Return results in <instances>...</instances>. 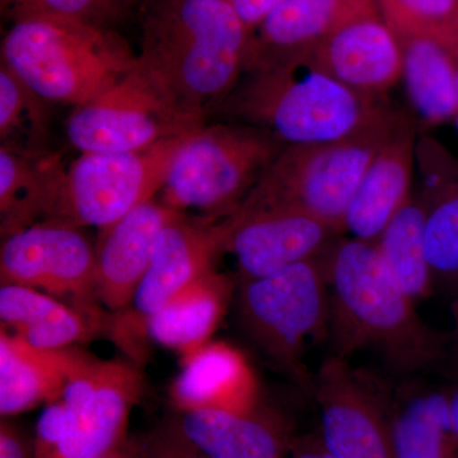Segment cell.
<instances>
[{"label":"cell","instance_id":"1","mask_svg":"<svg viewBox=\"0 0 458 458\" xmlns=\"http://www.w3.org/2000/svg\"><path fill=\"white\" fill-rule=\"evenodd\" d=\"M336 355L373 352L394 370L415 373L445 357V337L424 322L375 243L336 240L325 256Z\"/></svg>","mask_w":458,"mask_h":458},{"label":"cell","instance_id":"2","mask_svg":"<svg viewBox=\"0 0 458 458\" xmlns=\"http://www.w3.org/2000/svg\"><path fill=\"white\" fill-rule=\"evenodd\" d=\"M249 42L227 0H155L138 55L181 113L205 125L242 78Z\"/></svg>","mask_w":458,"mask_h":458},{"label":"cell","instance_id":"3","mask_svg":"<svg viewBox=\"0 0 458 458\" xmlns=\"http://www.w3.org/2000/svg\"><path fill=\"white\" fill-rule=\"evenodd\" d=\"M284 146L343 140L379 116L382 98L354 92L322 71L310 51L249 63L219 107Z\"/></svg>","mask_w":458,"mask_h":458},{"label":"cell","instance_id":"4","mask_svg":"<svg viewBox=\"0 0 458 458\" xmlns=\"http://www.w3.org/2000/svg\"><path fill=\"white\" fill-rule=\"evenodd\" d=\"M11 22L0 47L2 64L49 104L82 106L140 60L111 27L49 16Z\"/></svg>","mask_w":458,"mask_h":458},{"label":"cell","instance_id":"5","mask_svg":"<svg viewBox=\"0 0 458 458\" xmlns=\"http://www.w3.org/2000/svg\"><path fill=\"white\" fill-rule=\"evenodd\" d=\"M284 148L249 123L200 126L183 140L157 199L174 212L219 221L245 200Z\"/></svg>","mask_w":458,"mask_h":458},{"label":"cell","instance_id":"6","mask_svg":"<svg viewBox=\"0 0 458 458\" xmlns=\"http://www.w3.org/2000/svg\"><path fill=\"white\" fill-rule=\"evenodd\" d=\"M397 117L386 108L343 140L286 146L238 207L300 210L343 233L352 195Z\"/></svg>","mask_w":458,"mask_h":458},{"label":"cell","instance_id":"7","mask_svg":"<svg viewBox=\"0 0 458 458\" xmlns=\"http://www.w3.org/2000/svg\"><path fill=\"white\" fill-rule=\"evenodd\" d=\"M143 390L138 364L87 355L47 405L36 434L35 458H98L128 439L131 412Z\"/></svg>","mask_w":458,"mask_h":458},{"label":"cell","instance_id":"8","mask_svg":"<svg viewBox=\"0 0 458 458\" xmlns=\"http://www.w3.org/2000/svg\"><path fill=\"white\" fill-rule=\"evenodd\" d=\"M188 135L132 152L81 153L68 167L60 165L44 222L99 231L110 227L140 204L158 197Z\"/></svg>","mask_w":458,"mask_h":458},{"label":"cell","instance_id":"9","mask_svg":"<svg viewBox=\"0 0 458 458\" xmlns=\"http://www.w3.org/2000/svg\"><path fill=\"white\" fill-rule=\"evenodd\" d=\"M325 256L292 265L264 278L243 280L238 298L246 333L304 390L313 387V377L302 360L304 345L330 322Z\"/></svg>","mask_w":458,"mask_h":458},{"label":"cell","instance_id":"10","mask_svg":"<svg viewBox=\"0 0 458 458\" xmlns=\"http://www.w3.org/2000/svg\"><path fill=\"white\" fill-rule=\"evenodd\" d=\"M200 126L181 113L161 81L140 59L119 82L73 108L65 134L81 153L132 152Z\"/></svg>","mask_w":458,"mask_h":458},{"label":"cell","instance_id":"11","mask_svg":"<svg viewBox=\"0 0 458 458\" xmlns=\"http://www.w3.org/2000/svg\"><path fill=\"white\" fill-rule=\"evenodd\" d=\"M222 255L219 221L177 213L165 225L131 306L108 322V335L132 355L135 364L146 351L148 319L181 292L216 271Z\"/></svg>","mask_w":458,"mask_h":458},{"label":"cell","instance_id":"12","mask_svg":"<svg viewBox=\"0 0 458 458\" xmlns=\"http://www.w3.org/2000/svg\"><path fill=\"white\" fill-rule=\"evenodd\" d=\"M2 284L31 286L63 302L102 315L96 294V255L81 228L40 222L4 237Z\"/></svg>","mask_w":458,"mask_h":458},{"label":"cell","instance_id":"13","mask_svg":"<svg viewBox=\"0 0 458 458\" xmlns=\"http://www.w3.org/2000/svg\"><path fill=\"white\" fill-rule=\"evenodd\" d=\"M219 225L222 254L234 259L243 280L319 258L342 233L315 216L285 208L238 207Z\"/></svg>","mask_w":458,"mask_h":458},{"label":"cell","instance_id":"14","mask_svg":"<svg viewBox=\"0 0 458 458\" xmlns=\"http://www.w3.org/2000/svg\"><path fill=\"white\" fill-rule=\"evenodd\" d=\"M321 441L334 458H396L391 418L345 358H328L313 377Z\"/></svg>","mask_w":458,"mask_h":458},{"label":"cell","instance_id":"15","mask_svg":"<svg viewBox=\"0 0 458 458\" xmlns=\"http://www.w3.org/2000/svg\"><path fill=\"white\" fill-rule=\"evenodd\" d=\"M310 53L322 71L366 98H384L403 77L400 41L379 7L344 23Z\"/></svg>","mask_w":458,"mask_h":458},{"label":"cell","instance_id":"16","mask_svg":"<svg viewBox=\"0 0 458 458\" xmlns=\"http://www.w3.org/2000/svg\"><path fill=\"white\" fill-rule=\"evenodd\" d=\"M177 213L156 198L99 231L95 246L96 294L108 311L122 312L131 306L157 240Z\"/></svg>","mask_w":458,"mask_h":458},{"label":"cell","instance_id":"17","mask_svg":"<svg viewBox=\"0 0 458 458\" xmlns=\"http://www.w3.org/2000/svg\"><path fill=\"white\" fill-rule=\"evenodd\" d=\"M415 131L401 114L352 195L343 221L352 238L375 243L411 198Z\"/></svg>","mask_w":458,"mask_h":458},{"label":"cell","instance_id":"18","mask_svg":"<svg viewBox=\"0 0 458 458\" xmlns=\"http://www.w3.org/2000/svg\"><path fill=\"white\" fill-rule=\"evenodd\" d=\"M170 394L179 412L250 411L260 406L254 369L242 352L222 342L208 343L182 358Z\"/></svg>","mask_w":458,"mask_h":458},{"label":"cell","instance_id":"19","mask_svg":"<svg viewBox=\"0 0 458 458\" xmlns=\"http://www.w3.org/2000/svg\"><path fill=\"white\" fill-rule=\"evenodd\" d=\"M170 424L198 450L216 458H286L293 441L283 419L261 405L250 411L180 412Z\"/></svg>","mask_w":458,"mask_h":458},{"label":"cell","instance_id":"20","mask_svg":"<svg viewBox=\"0 0 458 458\" xmlns=\"http://www.w3.org/2000/svg\"><path fill=\"white\" fill-rule=\"evenodd\" d=\"M89 352L81 349H44L0 331V414L13 417L40 403L62 399L65 386Z\"/></svg>","mask_w":458,"mask_h":458},{"label":"cell","instance_id":"21","mask_svg":"<svg viewBox=\"0 0 458 458\" xmlns=\"http://www.w3.org/2000/svg\"><path fill=\"white\" fill-rule=\"evenodd\" d=\"M2 327L44 349L73 348L108 328L106 313L95 315L53 295L16 284L0 288Z\"/></svg>","mask_w":458,"mask_h":458},{"label":"cell","instance_id":"22","mask_svg":"<svg viewBox=\"0 0 458 458\" xmlns=\"http://www.w3.org/2000/svg\"><path fill=\"white\" fill-rule=\"evenodd\" d=\"M378 0H285L250 35L247 62L312 50Z\"/></svg>","mask_w":458,"mask_h":458},{"label":"cell","instance_id":"23","mask_svg":"<svg viewBox=\"0 0 458 458\" xmlns=\"http://www.w3.org/2000/svg\"><path fill=\"white\" fill-rule=\"evenodd\" d=\"M418 161L423 168L427 204L424 238L434 282L458 280V162L433 140H421Z\"/></svg>","mask_w":458,"mask_h":458},{"label":"cell","instance_id":"24","mask_svg":"<svg viewBox=\"0 0 458 458\" xmlns=\"http://www.w3.org/2000/svg\"><path fill=\"white\" fill-rule=\"evenodd\" d=\"M396 33L403 77L421 125L433 128L458 116L457 57L441 41L419 33Z\"/></svg>","mask_w":458,"mask_h":458},{"label":"cell","instance_id":"25","mask_svg":"<svg viewBox=\"0 0 458 458\" xmlns=\"http://www.w3.org/2000/svg\"><path fill=\"white\" fill-rule=\"evenodd\" d=\"M232 291L227 276L216 270L208 274L148 319V339L182 358L203 348L225 318Z\"/></svg>","mask_w":458,"mask_h":458},{"label":"cell","instance_id":"26","mask_svg":"<svg viewBox=\"0 0 458 458\" xmlns=\"http://www.w3.org/2000/svg\"><path fill=\"white\" fill-rule=\"evenodd\" d=\"M57 159L33 158L0 147V216L3 238L44 222L49 212Z\"/></svg>","mask_w":458,"mask_h":458},{"label":"cell","instance_id":"27","mask_svg":"<svg viewBox=\"0 0 458 458\" xmlns=\"http://www.w3.org/2000/svg\"><path fill=\"white\" fill-rule=\"evenodd\" d=\"M426 213L423 195H411L375 242L394 278L415 303L430 297L436 286L424 238Z\"/></svg>","mask_w":458,"mask_h":458},{"label":"cell","instance_id":"28","mask_svg":"<svg viewBox=\"0 0 458 458\" xmlns=\"http://www.w3.org/2000/svg\"><path fill=\"white\" fill-rule=\"evenodd\" d=\"M396 458H458L448 394L421 393L406 400L391 417Z\"/></svg>","mask_w":458,"mask_h":458},{"label":"cell","instance_id":"29","mask_svg":"<svg viewBox=\"0 0 458 458\" xmlns=\"http://www.w3.org/2000/svg\"><path fill=\"white\" fill-rule=\"evenodd\" d=\"M47 105L8 66L0 64V140L23 155L40 158L49 135Z\"/></svg>","mask_w":458,"mask_h":458},{"label":"cell","instance_id":"30","mask_svg":"<svg viewBox=\"0 0 458 458\" xmlns=\"http://www.w3.org/2000/svg\"><path fill=\"white\" fill-rule=\"evenodd\" d=\"M394 32L419 33L441 41L452 54L458 47V0H378Z\"/></svg>","mask_w":458,"mask_h":458},{"label":"cell","instance_id":"31","mask_svg":"<svg viewBox=\"0 0 458 458\" xmlns=\"http://www.w3.org/2000/svg\"><path fill=\"white\" fill-rule=\"evenodd\" d=\"M8 20L49 16L111 27L125 16L113 0H0Z\"/></svg>","mask_w":458,"mask_h":458},{"label":"cell","instance_id":"32","mask_svg":"<svg viewBox=\"0 0 458 458\" xmlns=\"http://www.w3.org/2000/svg\"><path fill=\"white\" fill-rule=\"evenodd\" d=\"M144 443L149 458H216L198 450L171 424L157 430Z\"/></svg>","mask_w":458,"mask_h":458},{"label":"cell","instance_id":"33","mask_svg":"<svg viewBox=\"0 0 458 458\" xmlns=\"http://www.w3.org/2000/svg\"><path fill=\"white\" fill-rule=\"evenodd\" d=\"M285 0H228L250 35Z\"/></svg>","mask_w":458,"mask_h":458},{"label":"cell","instance_id":"34","mask_svg":"<svg viewBox=\"0 0 458 458\" xmlns=\"http://www.w3.org/2000/svg\"><path fill=\"white\" fill-rule=\"evenodd\" d=\"M0 458H31L25 437L4 418L0 424Z\"/></svg>","mask_w":458,"mask_h":458},{"label":"cell","instance_id":"35","mask_svg":"<svg viewBox=\"0 0 458 458\" xmlns=\"http://www.w3.org/2000/svg\"><path fill=\"white\" fill-rule=\"evenodd\" d=\"M289 454L291 458H334L319 441V437L313 436L293 438Z\"/></svg>","mask_w":458,"mask_h":458},{"label":"cell","instance_id":"36","mask_svg":"<svg viewBox=\"0 0 458 458\" xmlns=\"http://www.w3.org/2000/svg\"><path fill=\"white\" fill-rule=\"evenodd\" d=\"M146 454V443L128 438L98 458H143Z\"/></svg>","mask_w":458,"mask_h":458},{"label":"cell","instance_id":"37","mask_svg":"<svg viewBox=\"0 0 458 458\" xmlns=\"http://www.w3.org/2000/svg\"><path fill=\"white\" fill-rule=\"evenodd\" d=\"M448 405H450L452 424L458 437V385L451 394H448Z\"/></svg>","mask_w":458,"mask_h":458},{"label":"cell","instance_id":"38","mask_svg":"<svg viewBox=\"0 0 458 458\" xmlns=\"http://www.w3.org/2000/svg\"><path fill=\"white\" fill-rule=\"evenodd\" d=\"M113 2L123 14H126L131 9L137 7L140 0H113Z\"/></svg>","mask_w":458,"mask_h":458},{"label":"cell","instance_id":"39","mask_svg":"<svg viewBox=\"0 0 458 458\" xmlns=\"http://www.w3.org/2000/svg\"><path fill=\"white\" fill-rule=\"evenodd\" d=\"M452 318H454V327H456L458 335V297L452 303Z\"/></svg>","mask_w":458,"mask_h":458},{"label":"cell","instance_id":"40","mask_svg":"<svg viewBox=\"0 0 458 458\" xmlns=\"http://www.w3.org/2000/svg\"><path fill=\"white\" fill-rule=\"evenodd\" d=\"M454 126H456V131H457V134H458V116L456 117V119H454Z\"/></svg>","mask_w":458,"mask_h":458},{"label":"cell","instance_id":"41","mask_svg":"<svg viewBox=\"0 0 458 458\" xmlns=\"http://www.w3.org/2000/svg\"><path fill=\"white\" fill-rule=\"evenodd\" d=\"M457 84H458V59H457Z\"/></svg>","mask_w":458,"mask_h":458},{"label":"cell","instance_id":"42","mask_svg":"<svg viewBox=\"0 0 458 458\" xmlns=\"http://www.w3.org/2000/svg\"><path fill=\"white\" fill-rule=\"evenodd\" d=\"M454 56H456L458 59V49L456 50V53H454Z\"/></svg>","mask_w":458,"mask_h":458},{"label":"cell","instance_id":"43","mask_svg":"<svg viewBox=\"0 0 458 458\" xmlns=\"http://www.w3.org/2000/svg\"><path fill=\"white\" fill-rule=\"evenodd\" d=\"M143 458H149V454H148V451H147L146 456H144Z\"/></svg>","mask_w":458,"mask_h":458},{"label":"cell","instance_id":"44","mask_svg":"<svg viewBox=\"0 0 458 458\" xmlns=\"http://www.w3.org/2000/svg\"><path fill=\"white\" fill-rule=\"evenodd\" d=\"M227 2H228V0H227Z\"/></svg>","mask_w":458,"mask_h":458}]
</instances>
